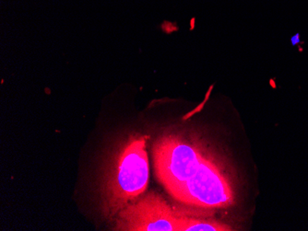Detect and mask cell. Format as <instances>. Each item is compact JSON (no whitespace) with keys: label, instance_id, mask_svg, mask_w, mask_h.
I'll return each instance as SVG.
<instances>
[{"label":"cell","instance_id":"3957f363","mask_svg":"<svg viewBox=\"0 0 308 231\" xmlns=\"http://www.w3.org/2000/svg\"><path fill=\"white\" fill-rule=\"evenodd\" d=\"M206 154L198 144L182 136H164L154 147L156 175L171 194L195 175Z\"/></svg>","mask_w":308,"mask_h":231},{"label":"cell","instance_id":"5b68a950","mask_svg":"<svg viewBox=\"0 0 308 231\" xmlns=\"http://www.w3.org/2000/svg\"><path fill=\"white\" fill-rule=\"evenodd\" d=\"M232 226L218 221L202 220L179 216L178 231H230Z\"/></svg>","mask_w":308,"mask_h":231},{"label":"cell","instance_id":"7a4b0ae2","mask_svg":"<svg viewBox=\"0 0 308 231\" xmlns=\"http://www.w3.org/2000/svg\"><path fill=\"white\" fill-rule=\"evenodd\" d=\"M227 170L221 161L206 154L195 175L171 195L188 205L203 208L228 207L234 203L235 191Z\"/></svg>","mask_w":308,"mask_h":231},{"label":"cell","instance_id":"277c9868","mask_svg":"<svg viewBox=\"0 0 308 231\" xmlns=\"http://www.w3.org/2000/svg\"><path fill=\"white\" fill-rule=\"evenodd\" d=\"M178 219L161 195L150 193L120 211L115 230L178 231Z\"/></svg>","mask_w":308,"mask_h":231},{"label":"cell","instance_id":"6da1fadb","mask_svg":"<svg viewBox=\"0 0 308 231\" xmlns=\"http://www.w3.org/2000/svg\"><path fill=\"white\" fill-rule=\"evenodd\" d=\"M146 136L131 137L119 150L104 189L105 208L120 212L146 191L150 177Z\"/></svg>","mask_w":308,"mask_h":231}]
</instances>
